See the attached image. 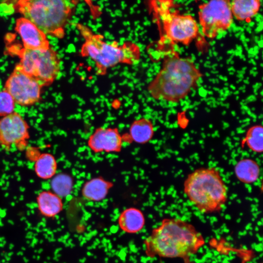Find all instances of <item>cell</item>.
<instances>
[{
    "mask_svg": "<svg viewBox=\"0 0 263 263\" xmlns=\"http://www.w3.org/2000/svg\"><path fill=\"white\" fill-rule=\"evenodd\" d=\"M205 244L202 234L191 224L178 218H164L144 241L147 256L188 260Z\"/></svg>",
    "mask_w": 263,
    "mask_h": 263,
    "instance_id": "6da1fadb",
    "label": "cell"
},
{
    "mask_svg": "<svg viewBox=\"0 0 263 263\" xmlns=\"http://www.w3.org/2000/svg\"><path fill=\"white\" fill-rule=\"evenodd\" d=\"M202 76L191 59L180 57L172 49L165 56L162 68L148 90L155 99L177 103L188 95Z\"/></svg>",
    "mask_w": 263,
    "mask_h": 263,
    "instance_id": "7a4b0ae2",
    "label": "cell"
},
{
    "mask_svg": "<svg viewBox=\"0 0 263 263\" xmlns=\"http://www.w3.org/2000/svg\"><path fill=\"white\" fill-rule=\"evenodd\" d=\"M75 27L84 39L80 48L81 56L94 61L97 75H105L108 69L119 64L138 63L141 53L136 43L128 41L121 45L116 41L108 42L102 35L94 33L85 25L77 23Z\"/></svg>",
    "mask_w": 263,
    "mask_h": 263,
    "instance_id": "3957f363",
    "label": "cell"
},
{
    "mask_svg": "<svg viewBox=\"0 0 263 263\" xmlns=\"http://www.w3.org/2000/svg\"><path fill=\"white\" fill-rule=\"evenodd\" d=\"M183 191L202 213L220 212L227 200L226 185L215 167H201L190 172L184 182Z\"/></svg>",
    "mask_w": 263,
    "mask_h": 263,
    "instance_id": "277c9868",
    "label": "cell"
},
{
    "mask_svg": "<svg viewBox=\"0 0 263 263\" xmlns=\"http://www.w3.org/2000/svg\"><path fill=\"white\" fill-rule=\"evenodd\" d=\"M78 1L36 0L19 1V9L25 18L36 25L44 34L62 38Z\"/></svg>",
    "mask_w": 263,
    "mask_h": 263,
    "instance_id": "5b68a950",
    "label": "cell"
},
{
    "mask_svg": "<svg viewBox=\"0 0 263 263\" xmlns=\"http://www.w3.org/2000/svg\"><path fill=\"white\" fill-rule=\"evenodd\" d=\"M173 4L172 0H153L150 1V7L156 18L161 19L166 38L173 44L188 46L197 37L198 25L190 15L181 14L178 10L171 12Z\"/></svg>",
    "mask_w": 263,
    "mask_h": 263,
    "instance_id": "8992f818",
    "label": "cell"
},
{
    "mask_svg": "<svg viewBox=\"0 0 263 263\" xmlns=\"http://www.w3.org/2000/svg\"><path fill=\"white\" fill-rule=\"evenodd\" d=\"M20 57L19 65L22 71L37 79L49 83L56 78L60 71V60L51 48H25L21 51Z\"/></svg>",
    "mask_w": 263,
    "mask_h": 263,
    "instance_id": "52a82bcc",
    "label": "cell"
},
{
    "mask_svg": "<svg viewBox=\"0 0 263 263\" xmlns=\"http://www.w3.org/2000/svg\"><path fill=\"white\" fill-rule=\"evenodd\" d=\"M198 17L205 37L213 39L221 32L229 29L233 23L231 1L212 0L199 6Z\"/></svg>",
    "mask_w": 263,
    "mask_h": 263,
    "instance_id": "ba28073f",
    "label": "cell"
},
{
    "mask_svg": "<svg viewBox=\"0 0 263 263\" xmlns=\"http://www.w3.org/2000/svg\"><path fill=\"white\" fill-rule=\"evenodd\" d=\"M29 126L20 114L14 112L0 119V145L5 150L14 147L23 150L30 137Z\"/></svg>",
    "mask_w": 263,
    "mask_h": 263,
    "instance_id": "9c48e42d",
    "label": "cell"
},
{
    "mask_svg": "<svg viewBox=\"0 0 263 263\" xmlns=\"http://www.w3.org/2000/svg\"><path fill=\"white\" fill-rule=\"evenodd\" d=\"M5 88L15 103L20 106L26 107L38 102L40 86L37 79L22 71L15 70L7 80Z\"/></svg>",
    "mask_w": 263,
    "mask_h": 263,
    "instance_id": "30bf717a",
    "label": "cell"
},
{
    "mask_svg": "<svg viewBox=\"0 0 263 263\" xmlns=\"http://www.w3.org/2000/svg\"><path fill=\"white\" fill-rule=\"evenodd\" d=\"M123 142L118 128L99 127L88 137L87 145L94 153H119L122 150Z\"/></svg>",
    "mask_w": 263,
    "mask_h": 263,
    "instance_id": "8fae6325",
    "label": "cell"
},
{
    "mask_svg": "<svg viewBox=\"0 0 263 263\" xmlns=\"http://www.w3.org/2000/svg\"><path fill=\"white\" fill-rule=\"evenodd\" d=\"M16 29L26 49L48 48V41L45 34L31 21L25 18L17 20Z\"/></svg>",
    "mask_w": 263,
    "mask_h": 263,
    "instance_id": "7c38bea8",
    "label": "cell"
},
{
    "mask_svg": "<svg viewBox=\"0 0 263 263\" xmlns=\"http://www.w3.org/2000/svg\"><path fill=\"white\" fill-rule=\"evenodd\" d=\"M155 133L154 126L152 121L146 117L133 120L131 124L128 133L122 135L123 142H132L140 145L149 142Z\"/></svg>",
    "mask_w": 263,
    "mask_h": 263,
    "instance_id": "4fadbf2b",
    "label": "cell"
},
{
    "mask_svg": "<svg viewBox=\"0 0 263 263\" xmlns=\"http://www.w3.org/2000/svg\"><path fill=\"white\" fill-rule=\"evenodd\" d=\"M114 184L102 176L92 178L83 185L81 193L83 198L89 201L99 202L104 200Z\"/></svg>",
    "mask_w": 263,
    "mask_h": 263,
    "instance_id": "5bb4252c",
    "label": "cell"
},
{
    "mask_svg": "<svg viewBox=\"0 0 263 263\" xmlns=\"http://www.w3.org/2000/svg\"><path fill=\"white\" fill-rule=\"evenodd\" d=\"M36 202L39 213L47 219L55 218L63 209L62 198L50 190L40 191L36 198Z\"/></svg>",
    "mask_w": 263,
    "mask_h": 263,
    "instance_id": "9a60e30c",
    "label": "cell"
},
{
    "mask_svg": "<svg viewBox=\"0 0 263 263\" xmlns=\"http://www.w3.org/2000/svg\"><path fill=\"white\" fill-rule=\"evenodd\" d=\"M234 171L241 182L250 185L256 182L261 174V168L253 159L244 158L239 160L234 166Z\"/></svg>",
    "mask_w": 263,
    "mask_h": 263,
    "instance_id": "2e32d148",
    "label": "cell"
},
{
    "mask_svg": "<svg viewBox=\"0 0 263 263\" xmlns=\"http://www.w3.org/2000/svg\"><path fill=\"white\" fill-rule=\"evenodd\" d=\"M145 223L143 212L135 207H129L124 210L118 219L120 229L128 233H136L141 231Z\"/></svg>",
    "mask_w": 263,
    "mask_h": 263,
    "instance_id": "e0dca14e",
    "label": "cell"
},
{
    "mask_svg": "<svg viewBox=\"0 0 263 263\" xmlns=\"http://www.w3.org/2000/svg\"><path fill=\"white\" fill-rule=\"evenodd\" d=\"M260 7L259 0H234L231 2L233 17L240 21H250L257 14Z\"/></svg>",
    "mask_w": 263,
    "mask_h": 263,
    "instance_id": "ac0fdd59",
    "label": "cell"
},
{
    "mask_svg": "<svg viewBox=\"0 0 263 263\" xmlns=\"http://www.w3.org/2000/svg\"><path fill=\"white\" fill-rule=\"evenodd\" d=\"M57 167V162L54 156L50 153H43L36 160L34 169L37 176L47 180L55 176Z\"/></svg>",
    "mask_w": 263,
    "mask_h": 263,
    "instance_id": "d6986e66",
    "label": "cell"
},
{
    "mask_svg": "<svg viewBox=\"0 0 263 263\" xmlns=\"http://www.w3.org/2000/svg\"><path fill=\"white\" fill-rule=\"evenodd\" d=\"M242 147L246 146L253 152L262 153L263 151V127L261 124L250 126L247 130L241 142Z\"/></svg>",
    "mask_w": 263,
    "mask_h": 263,
    "instance_id": "ffe728a7",
    "label": "cell"
},
{
    "mask_svg": "<svg viewBox=\"0 0 263 263\" xmlns=\"http://www.w3.org/2000/svg\"><path fill=\"white\" fill-rule=\"evenodd\" d=\"M72 177L66 173H60L52 180L51 186L52 191L61 198L71 194L73 188Z\"/></svg>",
    "mask_w": 263,
    "mask_h": 263,
    "instance_id": "44dd1931",
    "label": "cell"
},
{
    "mask_svg": "<svg viewBox=\"0 0 263 263\" xmlns=\"http://www.w3.org/2000/svg\"><path fill=\"white\" fill-rule=\"evenodd\" d=\"M15 102L6 90L0 92V116H5L15 112Z\"/></svg>",
    "mask_w": 263,
    "mask_h": 263,
    "instance_id": "7402d4cb",
    "label": "cell"
},
{
    "mask_svg": "<svg viewBox=\"0 0 263 263\" xmlns=\"http://www.w3.org/2000/svg\"><path fill=\"white\" fill-rule=\"evenodd\" d=\"M14 12V9L13 4H7V3H2L0 4V13L3 12L4 16H8Z\"/></svg>",
    "mask_w": 263,
    "mask_h": 263,
    "instance_id": "603a6c76",
    "label": "cell"
},
{
    "mask_svg": "<svg viewBox=\"0 0 263 263\" xmlns=\"http://www.w3.org/2000/svg\"><path fill=\"white\" fill-rule=\"evenodd\" d=\"M14 38V36L12 34H7L6 36V39L8 41L12 40Z\"/></svg>",
    "mask_w": 263,
    "mask_h": 263,
    "instance_id": "cb8c5ba5",
    "label": "cell"
},
{
    "mask_svg": "<svg viewBox=\"0 0 263 263\" xmlns=\"http://www.w3.org/2000/svg\"><path fill=\"white\" fill-rule=\"evenodd\" d=\"M53 37L54 36L51 35H48L46 37V38H47V39H48L49 40H52V39H53Z\"/></svg>",
    "mask_w": 263,
    "mask_h": 263,
    "instance_id": "d4e9b609",
    "label": "cell"
},
{
    "mask_svg": "<svg viewBox=\"0 0 263 263\" xmlns=\"http://www.w3.org/2000/svg\"><path fill=\"white\" fill-rule=\"evenodd\" d=\"M0 71L1 72H4L5 71V68L3 67V66H1L0 67Z\"/></svg>",
    "mask_w": 263,
    "mask_h": 263,
    "instance_id": "484cf974",
    "label": "cell"
},
{
    "mask_svg": "<svg viewBox=\"0 0 263 263\" xmlns=\"http://www.w3.org/2000/svg\"><path fill=\"white\" fill-rule=\"evenodd\" d=\"M15 22H16V21H15V19H14V18H11V24L13 25V24H15Z\"/></svg>",
    "mask_w": 263,
    "mask_h": 263,
    "instance_id": "4316f807",
    "label": "cell"
},
{
    "mask_svg": "<svg viewBox=\"0 0 263 263\" xmlns=\"http://www.w3.org/2000/svg\"><path fill=\"white\" fill-rule=\"evenodd\" d=\"M8 61H6L5 62V63H4V64L2 65L3 67H7L8 66Z\"/></svg>",
    "mask_w": 263,
    "mask_h": 263,
    "instance_id": "83f0119b",
    "label": "cell"
},
{
    "mask_svg": "<svg viewBox=\"0 0 263 263\" xmlns=\"http://www.w3.org/2000/svg\"><path fill=\"white\" fill-rule=\"evenodd\" d=\"M13 28V25L12 24H10L9 26V27H8V30L11 31L12 30Z\"/></svg>",
    "mask_w": 263,
    "mask_h": 263,
    "instance_id": "f1b7e54d",
    "label": "cell"
},
{
    "mask_svg": "<svg viewBox=\"0 0 263 263\" xmlns=\"http://www.w3.org/2000/svg\"><path fill=\"white\" fill-rule=\"evenodd\" d=\"M7 57V56L5 55L3 57H2L1 59H2L4 60V59H6Z\"/></svg>",
    "mask_w": 263,
    "mask_h": 263,
    "instance_id": "f546056e",
    "label": "cell"
},
{
    "mask_svg": "<svg viewBox=\"0 0 263 263\" xmlns=\"http://www.w3.org/2000/svg\"><path fill=\"white\" fill-rule=\"evenodd\" d=\"M3 61L4 60L2 59H1V58L0 59V63L3 62Z\"/></svg>",
    "mask_w": 263,
    "mask_h": 263,
    "instance_id": "4dcf8cb0",
    "label": "cell"
},
{
    "mask_svg": "<svg viewBox=\"0 0 263 263\" xmlns=\"http://www.w3.org/2000/svg\"><path fill=\"white\" fill-rule=\"evenodd\" d=\"M6 19H8V16H5L4 17Z\"/></svg>",
    "mask_w": 263,
    "mask_h": 263,
    "instance_id": "1f68e13d",
    "label": "cell"
},
{
    "mask_svg": "<svg viewBox=\"0 0 263 263\" xmlns=\"http://www.w3.org/2000/svg\"><path fill=\"white\" fill-rule=\"evenodd\" d=\"M53 88L52 87H50L49 88V90H50V91L52 90Z\"/></svg>",
    "mask_w": 263,
    "mask_h": 263,
    "instance_id": "d6a6232c",
    "label": "cell"
},
{
    "mask_svg": "<svg viewBox=\"0 0 263 263\" xmlns=\"http://www.w3.org/2000/svg\"><path fill=\"white\" fill-rule=\"evenodd\" d=\"M48 94V92L47 91L45 92V94L47 95Z\"/></svg>",
    "mask_w": 263,
    "mask_h": 263,
    "instance_id": "836d02e7",
    "label": "cell"
},
{
    "mask_svg": "<svg viewBox=\"0 0 263 263\" xmlns=\"http://www.w3.org/2000/svg\"><path fill=\"white\" fill-rule=\"evenodd\" d=\"M41 97H42V98H44L45 97V96L42 95V96H41Z\"/></svg>",
    "mask_w": 263,
    "mask_h": 263,
    "instance_id": "e575fe53",
    "label": "cell"
},
{
    "mask_svg": "<svg viewBox=\"0 0 263 263\" xmlns=\"http://www.w3.org/2000/svg\"><path fill=\"white\" fill-rule=\"evenodd\" d=\"M11 63L12 64L14 63V61L12 60V61H11Z\"/></svg>",
    "mask_w": 263,
    "mask_h": 263,
    "instance_id": "d590c367",
    "label": "cell"
},
{
    "mask_svg": "<svg viewBox=\"0 0 263 263\" xmlns=\"http://www.w3.org/2000/svg\"><path fill=\"white\" fill-rule=\"evenodd\" d=\"M1 85V82H0V85Z\"/></svg>",
    "mask_w": 263,
    "mask_h": 263,
    "instance_id": "8d00e7d4",
    "label": "cell"
}]
</instances>
